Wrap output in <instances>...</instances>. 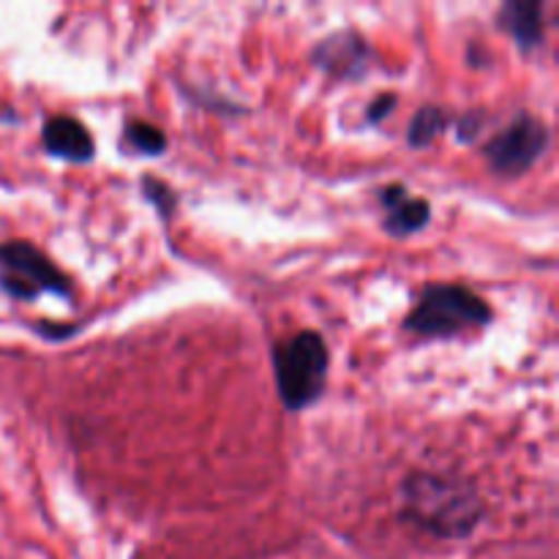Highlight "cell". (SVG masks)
Here are the masks:
<instances>
[{
  "mask_svg": "<svg viewBox=\"0 0 559 559\" xmlns=\"http://www.w3.org/2000/svg\"><path fill=\"white\" fill-rule=\"evenodd\" d=\"M402 519L440 540H459L480 524L484 500L467 478L413 473L402 484Z\"/></svg>",
  "mask_w": 559,
  "mask_h": 559,
  "instance_id": "1",
  "label": "cell"
},
{
  "mask_svg": "<svg viewBox=\"0 0 559 559\" xmlns=\"http://www.w3.org/2000/svg\"><path fill=\"white\" fill-rule=\"evenodd\" d=\"M328 369H331V353L320 333H295L273 347V374H276L278 396L289 413H300L320 402L328 385Z\"/></svg>",
  "mask_w": 559,
  "mask_h": 559,
  "instance_id": "2",
  "label": "cell"
},
{
  "mask_svg": "<svg viewBox=\"0 0 559 559\" xmlns=\"http://www.w3.org/2000/svg\"><path fill=\"white\" fill-rule=\"evenodd\" d=\"M495 320V311L480 295L462 284H429L418 306L404 320V331L424 338H451L478 331Z\"/></svg>",
  "mask_w": 559,
  "mask_h": 559,
  "instance_id": "3",
  "label": "cell"
},
{
  "mask_svg": "<svg viewBox=\"0 0 559 559\" xmlns=\"http://www.w3.org/2000/svg\"><path fill=\"white\" fill-rule=\"evenodd\" d=\"M0 287L16 300H36L44 293L71 298L69 276L25 240H9L0 246Z\"/></svg>",
  "mask_w": 559,
  "mask_h": 559,
  "instance_id": "4",
  "label": "cell"
},
{
  "mask_svg": "<svg viewBox=\"0 0 559 559\" xmlns=\"http://www.w3.org/2000/svg\"><path fill=\"white\" fill-rule=\"evenodd\" d=\"M549 147V129L540 118L530 112H519L506 129L497 131L484 147L491 173L502 178H519L535 167Z\"/></svg>",
  "mask_w": 559,
  "mask_h": 559,
  "instance_id": "5",
  "label": "cell"
},
{
  "mask_svg": "<svg viewBox=\"0 0 559 559\" xmlns=\"http://www.w3.org/2000/svg\"><path fill=\"white\" fill-rule=\"evenodd\" d=\"M314 63L338 80H360L369 66V44L353 31H338L314 47Z\"/></svg>",
  "mask_w": 559,
  "mask_h": 559,
  "instance_id": "6",
  "label": "cell"
},
{
  "mask_svg": "<svg viewBox=\"0 0 559 559\" xmlns=\"http://www.w3.org/2000/svg\"><path fill=\"white\" fill-rule=\"evenodd\" d=\"M380 202L385 207V218L382 227L393 235V238H407V235L420 233L431 218V205L420 197L409 194L404 186L393 183L380 191Z\"/></svg>",
  "mask_w": 559,
  "mask_h": 559,
  "instance_id": "7",
  "label": "cell"
},
{
  "mask_svg": "<svg viewBox=\"0 0 559 559\" xmlns=\"http://www.w3.org/2000/svg\"><path fill=\"white\" fill-rule=\"evenodd\" d=\"M44 147H47L52 156L66 158V162L85 164L91 162L93 153H96V142H93L91 131L80 123L71 115H52V118L44 123L41 131Z\"/></svg>",
  "mask_w": 559,
  "mask_h": 559,
  "instance_id": "8",
  "label": "cell"
},
{
  "mask_svg": "<svg viewBox=\"0 0 559 559\" xmlns=\"http://www.w3.org/2000/svg\"><path fill=\"white\" fill-rule=\"evenodd\" d=\"M500 25L508 31V36L516 38L522 49H535L544 41V5L535 0H511L502 5L500 11Z\"/></svg>",
  "mask_w": 559,
  "mask_h": 559,
  "instance_id": "9",
  "label": "cell"
},
{
  "mask_svg": "<svg viewBox=\"0 0 559 559\" xmlns=\"http://www.w3.org/2000/svg\"><path fill=\"white\" fill-rule=\"evenodd\" d=\"M451 126V118L440 107H420L409 123L407 140L413 147H429L442 131Z\"/></svg>",
  "mask_w": 559,
  "mask_h": 559,
  "instance_id": "10",
  "label": "cell"
},
{
  "mask_svg": "<svg viewBox=\"0 0 559 559\" xmlns=\"http://www.w3.org/2000/svg\"><path fill=\"white\" fill-rule=\"evenodd\" d=\"M123 142L129 151L142 153V156H158L167 147V136L162 129L145 120H129L123 129Z\"/></svg>",
  "mask_w": 559,
  "mask_h": 559,
  "instance_id": "11",
  "label": "cell"
},
{
  "mask_svg": "<svg viewBox=\"0 0 559 559\" xmlns=\"http://www.w3.org/2000/svg\"><path fill=\"white\" fill-rule=\"evenodd\" d=\"M142 194H145L147 200L158 207V213H162V216H173L178 197H175V191L169 189L164 180L151 178V175H147V178L142 180Z\"/></svg>",
  "mask_w": 559,
  "mask_h": 559,
  "instance_id": "12",
  "label": "cell"
},
{
  "mask_svg": "<svg viewBox=\"0 0 559 559\" xmlns=\"http://www.w3.org/2000/svg\"><path fill=\"white\" fill-rule=\"evenodd\" d=\"M393 104H396V96H393V93H380V96H377L374 102L369 104V120H371V123H380V120L385 118L388 112H391Z\"/></svg>",
  "mask_w": 559,
  "mask_h": 559,
  "instance_id": "13",
  "label": "cell"
}]
</instances>
